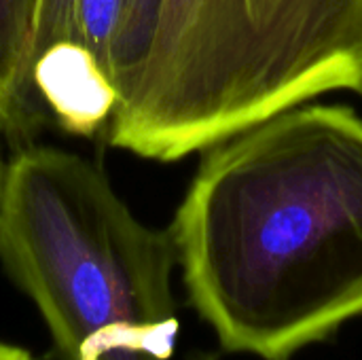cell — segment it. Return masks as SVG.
Wrapping results in <instances>:
<instances>
[{"label":"cell","instance_id":"obj_3","mask_svg":"<svg viewBox=\"0 0 362 360\" xmlns=\"http://www.w3.org/2000/svg\"><path fill=\"white\" fill-rule=\"evenodd\" d=\"M0 265L38 308L62 360L172 356V231L138 221L85 157L28 146L6 163Z\"/></svg>","mask_w":362,"mask_h":360},{"label":"cell","instance_id":"obj_8","mask_svg":"<svg viewBox=\"0 0 362 360\" xmlns=\"http://www.w3.org/2000/svg\"><path fill=\"white\" fill-rule=\"evenodd\" d=\"M4 161H2V153H0V185H2V176H4Z\"/></svg>","mask_w":362,"mask_h":360},{"label":"cell","instance_id":"obj_1","mask_svg":"<svg viewBox=\"0 0 362 360\" xmlns=\"http://www.w3.org/2000/svg\"><path fill=\"white\" fill-rule=\"evenodd\" d=\"M170 231L225 352L333 339L362 316V117L297 104L208 146Z\"/></svg>","mask_w":362,"mask_h":360},{"label":"cell","instance_id":"obj_6","mask_svg":"<svg viewBox=\"0 0 362 360\" xmlns=\"http://www.w3.org/2000/svg\"><path fill=\"white\" fill-rule=\"evenodd\" d=\"M0 360H32V356L23 348L0 344Z\"/></svg>","mask_w":362,"mask_h":360},{"label":"cell","instance_id":"obj_5","mask_svg":"<svg viewBox=\"0 0 362 360\" xmlns=\"http://www.w3.org/2000/svg\"><path fill=\"white\" fill-rule=\"evenodd\" d=\"M121 0H74L70 36L66 42L87 51L110 79V49L119 19ZM112 83V79H110Z\"/></svg>","mask_w":362,"mask_h":360},{"label":"cell","instance_id":"obj_2","mask_svg":"<svg viewBox=\"0 0 362 360\" xmlns=\"http://www.w3.org/2000/svg\"><path fill=\"white\" fill-rule=\"evenodd\" d=\"M108 142L178 161L312 98L362 95V0H121Z\"/></svg>","mask_w":362,"mask_h":360},{"label":"cell","instance_id":"obj_4","mask_svg":"<svg viewBox=\"0 0 362 360\" xmlns=\"http://www.w3.org/2000/svg\"><path fill=\"white\" fill-rule=\"evenodd\" d=\"M38 0H0V129L25 138L45 112L32 85V38Z\"/></svg>","mask_w":362,"mask_h":360},{"label":"cell","instance_id":"obj_7","mask_svg":"<svg viewBox=\"0 0 362 360\" xmlns=\"http://www.w3.org/2000/svg\"><path fill=\"white\" fill-rule=\"evenodd\" d=\"M187 360H218V356L208 354V352H195V354H191Z\"/></svg>","mask_w":362,"mask_h":360}]
</instances>
